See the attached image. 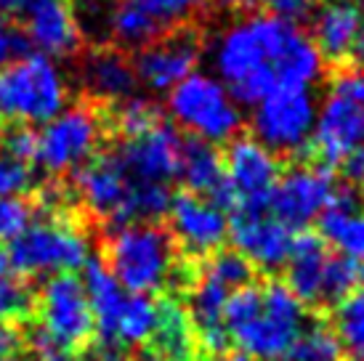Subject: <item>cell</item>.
I'll return each instance as SVG.
<instances>
[{
  "label": "cell",
  "mask_w": 364,
  "mask_h": 361,
  "mask_svg": "<svg viewBox=\"0 0 364 361\" xmlns=\"http://www.w3.org/2000/svg\"><path fill=\"white\" fill-rule=\"evenodd\" d=\"M107 269L125 292L152 298L176 279V244L157 223H122L107 239Z\"/></svg>",
  "instance_id": "obj_3"
},
{
  "label": "cell",
  "mask_w": 364,
  "mask_h": 361,
  "mask_svg": "<svg viewBox=\"0 0 364 361\" xmlns=\"http://www.w3.org/2000/svg\"><path fill=\"white\" fill-rule=\"evenodd\" d=\"M215 3L223 6V9H247V6H253L258 0H215Z\"/></svg>",
  "instance_id": "obj_44"
},
{
  "label": "cell",
  "mask_w": 364,
  "mask_h": 361,
  "mask_svg": "<svg viewBox=\"0 0 364 361\" xmlns=\"http://www.w3.org/2000/svg\"><path fill=\"white\" fill-rule=\"evenodd\" d=\"M341 168H343V176L351 180V183L364 186V146H359L356 151H351V154L341 162Z\"/></svg>",
  "instance_id": "obj_41"
},
{
  "label": "cell",
  "mask_w": 364,
  "mask_h": 361,
  "mask_svg": "<svg viewBox=\"0 0 364 361\" xmlns=\"http://www.w3.org/2000/svg\"><path fill=\"white\" fill-rule=\"evenodd\" d=\"M3 319H6V316H3V311H0V324H3Z\"/></svg>",
  "instance_id": "obj_49"
},
{
  "label": "cell",
  "mask_w": 364,
  "mask_h": 361,
  "mask_svg": "<svg viewBox=\"0 0 364 361\" xmlns=\"http://www.w3.org/2000/svg\"><path fill=\"white\" fill-rule=\"evenodd\" d=\"M165 96L176 128L189 133L194 141L218 146L237 139L242 128V104L213 72H192Z\"/></svg>",
  "instance_id": "obj_6"
},
{
  "label": "cell",
  "mask_w": 364,
  "mask_h": 361,
  "mask_svg": "<svg viewBox=\"0 0 364 361\" xmlns=\"http://www.w3.org/2000/svg\"><path fill=\"white\" fill-rule=\"evenodd\" d=\"M229 340L250 361H282L306 324V306L282 281L245 284L223 311Z\"/></svg>",
  "instance_id": "obj_2"
},
{
  "label": "cell",
  "mask_w": 364,
  "mask_h": 361,
  "mask_svg": "<svg viewBox=\"0 0 364 361\" xmlns=\"http://www.w3.org/2000/svg\"><path fill=\"white\" fill-rule=\"evenodd\" d=\"M282 176L279 154L253 136H237L229 141L223 157V186L218 191V205H234L237 212L266 210L277 180Z\"/></svg>",
  "instance_id": "obj_10"
},
{
  "label": "cell",
  "mask_w": 364,
  "mask_h": 361,
  "mask_svg": "<svg viewBox=\"0 0 364 361\" xmlns=\"http://www.w3.org/2000/svg\"><path fill=\"white\" fill-rule=\"evenodd\" d=\"M362 281V271H359V263L348 261V258H330V266H327V279H324V301H335L341 303L346 295L359 287Z\"/></svg>",
  "instance_id": "obj_32"
},
{
  "label": "cell",
  "mask_w": 364,
  "mask_h": 361,
  "mask_svg": "<svg viewBox=\"0 0 364 361\" xmlns=\"http://www.w3.org/2000/svg\"><path fill=\"white\" fill-rule=\"evenodd\" d=\"M208 361H247L242 356V353L237 351V353H226V351H221V353H210V359Z\"/></svg>",
  "instance_id": "obj_43"
},
{
  "label": "cell",
  "mask_w": 364,
  "mask_h": 361,
  "mask_svg": "<svg viewBox=\"0 0 364 361\" xmlns=\"http://www.w3.org/2000/svg\"><path fill=\"white\" fill-rule=\"evenodd\" d=\"M152 340L157 343V356L162 361H194L197 332L189 311L178 303H162Z\"/></svg>",
  "instance_id": "obj_26"
},
{
  "label": "cell",
  "mask_w": 364,
  "mask_h": 361,
  "mask_svg": "<svg viewBox=\"0 0 364 361\" xmlns=\"http://www.w3.org/2000/svg\"><path fill=\"white\" fill-rule=\"evenodd\" d=\"M229 239L234 252L242 258L250 269L279 271L293 252L295 231L277 221L272 212L250 210L237 212L234 221H229Z\"/></svg>",
  "instance_id": "obj_16"
},
{
  "label": "cell",
  "mask_w": 364,
  "mask_h": 361,
  "mask_svg": "<svg viewBox=\"0 0 364 361\" xmlns=\"http://www.w3.org/2000/svg\"><path fill=\"white\" fill-rule=\"evenodd\" d=\"M319 237L341 252V258L364 263V205L354 194H335L330 208L319 215Z\"/></svg>",
  "instance_id": "obj_22"
},
{
  "label": "cell",
  "mask_w": 364,
  "mask_h": 361,
  "mask_svg": "<svg viewBox=\"0 0 364 361\" xmlns=\"http://www.w3.org/2000/svg\"><path fill=\"white\" fill-rule=\"evenodd\" d=\"M125 3L146 11L160 27H176L181 21L192 19L197 9L203 6V0H125Z\"/></svg>",
  "instance_id": "obj_33"
},
{
  "label": "cell",
  "mask_w": 364,
  "mask_h": 361,
  "mask_svg": "<svg viewBox=\"0 0 364 361\" xmlns=\"http://www.w3.org/2000/svg\"><path fill=\"white\" fill-rule=\"evenodd\" d=\"M6 258L19 276H59L85 269L91 261V237L64 212L30 221L6 247Z\"/></svg>",
  "instance_id": "obj_5"
},
{
  "label": "cell",
  "mask_w": 364,
  "mask_h": 361,
  "mask_svg": "<svg viewBox=\"0 0 364 361\" xmlns=\"http://www.w3.org/2000/svg\"><path fill=\"white\" fill-rule=\"evenodd\" d=\"M330 252L319 234L301 231L295 234L293 252L284 263L287 269V287L298 301L304 303H324V279H327Z\"/></svg>",
  "instance_id": "obj_21"
},
{
  "label": "cell",
  "mask_w": 364,
  "mask_h": 361,
  "mask_svg": "<svg viewBox=\"0 0 364 361\" xmlns=\"http://www.w3.org/2000/svg\"><path fill=\"white\" fill-rule=\"evenodd\" d=\"M178 178L186 183V189L192 194L215 197L223 186V157L218 154V146L194 139L183 141Z\"/></svg>",
  "instance_id": "obj_25"
},
{
  "label": "cell",
  "mask_w": 364,
  "mask_h": 361,
  "mask_svg": "<svg viewBox=\"0 0 364 361\" xmlns=\"http://www.w3.org/2000/svg\"><path fill=\"white\" fill-rule=\"evenodd\" d=\"M16 332L9 330L6 324H0V356H11L16 351Z\"/></svg>",
  "instance_id": "obj_42"
},
{
  "label": "cell",
  "mask_w": 364,
  "mask_h": 361,
  "mask_svg": "<svg viewBox=\"0 0 364 361\" xmlns=\"http://www.w3.org/2000/svg\"><path fill=\"white\" fill-rule=\"evenodd\" d=\"M364 27V11L354 0H333L324 3L314 14L311 41L324 61L354 59L356 43Z\"/></svg>",
  "instance_id": "obj_20"
},
{
  "label": "cell",
  "mask_w": 364,
  "mask_h": 361,
  "mask_svg": "<svg viewBox=\"0 0 364 361\" xmlns=\"http://www.w3.org/2000/svg\"><path fill=\"white\" fill-rule=\"evenodd\" d=\"M0 141H3V120H0Z\"/></svg>",
  "instance_id": "obj_48"
},
{
  "label": "cell",
  "mask_w": 364,
  "mask_h": 361,
  "mask_svg": "<svg viewBox=\"0 0 364 361\" xmlns=\"http://www.w3.org/2000/svg\"><path fill=\"white\" fill-rule=\"evenodd\" d=\"M200 43L192 32H173L171 38H157L152 45L139 50L133 61L139 85L152 93H171L181 80L197 72Z\"/></svg>",
  "instance_id": "obj_17"
},
{
  "label": "cell",
  "mask_w": 364,
  "mask_h": 361,
  "mask_svg": "<svg viewBox=\"0 0 364 361\" xmlns=\"http://www.w3.org/2000/svg\"><path fill=\"white\" fill-rule=\"evenodd\" d=\"M162 30L165 27H160L146 11H141L139 6H131L125 0L109 9L107 38L117 43L120 48H131V50L146 48V45H152L160 38Z\"/></svg>",
  "instance_id": "obj_27"
},
{
  "label": "cell",
  "mask_w": 364,
  "mask_h": 361,
  "mask_svg": "<svg viewBox=\"0 0 364 361\" xmlns=\"http://www.w3.org/2000/svg\"><path fill=\"white\" fill-rule=\"evenodd\" d=\"M316 107L311 90L282 88L253 104V139L274 154H295L311 146Z\"/></svg>",
  "instance_id": "obj_12"
},
{
  "label": "cell",
  "mask_w": 364,
  "mask_h": 361,
  "mask_svg": "<svg viewBox=\"0 0 364 361\" xmlns=\"http://www.w3.org/2000/svg\"><path fill=\"white\" fill-rule=\"evenodd\" d=\"M30 308V287L9 263L6 252L0 250V311L3 316H21Z\"/></svg>",
  "instance_id": "obj_31"
},
{
  "label": "cell",
  "mask_w": 364,
  "mask_h": 361,
  "mask_svg": "<svg viewBox=\"0 0 364 361\" xmlns=\"http://www.w3.org/2000/svg\"><path fill=\"white\" fill-rule=\"evenodd\" d=\"M157 122H162L160 109L154 107L152 101L139 99V96H131V99L120 101L117 114H114V125H117V131H120L125 139L141 136L144 131L154 128Z\"/></svg>",
  "instance_id": "obj_30"
},
{
  "label": "cell",
  "mask_w": 364,
  "mask_h": 361,
  "mask_svg": "<svg viewBox=\"0 0 364 361\" xmlns=\"http://www.w3.org/2000/svg\"><path fill=\"white\" fill-rule=\"evenodd\" d=\"M32 186H35V173L30 162L16 160L9 151H0V197L19 200L21 194L32 191Z\"/></svg>",
  "instance_id": "obj_34"
},
{
  "label": "cell",
  "mask_w": 364,
  "mask_h": 361,
  "mask_svg": "<svg viewBox=\"0 0 364 361\" xmlns=\"http://www.w3.org/2000/svg\"><path fill=\"white\" fill-rule=\"evenodd\" d=\"M354 61H359V64H364V27H362V35H359V43H356Z\"/></svg>",
  "instance_id": "obj_45"
},
{
  "label": "cell",
  "mask_w": 364,
  "mask_h": 361,
  "mask_svg": "<svg viewBox=\"0 0 364 361\" xmlns=\"http://www.w3.org/2000/svg\"><path fill=\"white\" fill-rule=\"evenodd\" d=\"M141 361H162V359L157 356V353H146V356H144Z\"/></svg>",
  "instance_id": "obj_46"
},
{
  "label": "cell",
  "mask_w": 364,
  "mask_h": 361,
  "mask_svg": "<svg viewBox=\"0 0 364 361\" xmlns=\"http://www.w3.org/2000/svg\"><path fill=\"white\" fill-rule=\"evenodd\" d=\"M46 0H0V16L3 19H27Z\"/></svg>",
  "instance_id": "obj_40"
},
{
  "label": "cell",
  "mask_w": 364,
  "mask_h": 361,
  "mask_svg": "<svg viewBox=\"0 0 364 361\" xmlns=\"http://www.w3.org/2000/svg\"><path fill=\"white\" fill-rule=\"evenodd\" d=\"M104 125L93 107L72 104L35 133V162L51 176L80 171L96 157Z\"/></svg>",
  "instance_id": "obj_9"
},
{
  "label": "cell",
  "mask_w": 364,
  "mask_h": 361,
  "mask_svg": "<svg viewBox=\"0 0 364 361\" xmlns=\"http://www.w3.org/2000/svg\"><path fill=\"white\" fill-rule=\"evenodd\" d=\"M32 356H35V361H77L70 351H61L38 335H32Z\"/></svg>",
  "instance_id": "obj_39"
},
{
  "label": "cell",
  "mask_w": 364,
  "mask_h": 361,
  "mask_svg": "<svg viewBox=\"0 0 364 361\" xmlns=\"http://www.w3.org/2000/svg\"><path fill=\"white\" fill-rule=\"evenodd\" d=\"M139 180L125 171L117 154H102L77 171L75 191L96 218L122 226L131 223V202Z\"/></svg>",
  "instance_id": "obj_14"
},
{
  "label": "cell",
  "mask_w": 364,
  "mask_h": 361,
  "mask_svg": "<svg viewBox=\"0 0 364 361\" xmlns=\"http://www.w3.org/2000/svg\"><path fill=\"white\" fill-rule=\"evenodd\" d=\"M24 38L35 53L48 59L70 56L77 50L82 35L77 27V16L64 0H46L24 19Z\"/></svg>",
  "instance_id": "obj_19"
},
{
  "label": "cell",
  "mask_w": 364,
  "mask_h": 361,
  "mask_svg": "<svg viewBox=\"0 0 364 361\" xmlns=\"http://www.w3.org/2000/svg\"><path fill=\"white\" fill-rule=\"evenodd\" d=\"M64 107H70V80L56 59L21 53L0 67V120L46 125Z\"/></svg>",
  "instance_id": "obj_4"
},
{
  "label": "cell",
  "mask_w": 364,
  "mask_h": 361,
  "mask_svg": "<svg viewBox=\"0 0 364 361\" xmlns=\"http://www.w3.org/2000/svg\"><path fill=\"white\" fill-rule=\"evenodd\" d=\"M253 281V269L237 252H215L208 258L189 295V319L210 353H221L229 345V332L223 324V311L234 290Z\"/></svg>",
  "instance_id": "obj_8"
},
{
  "label": "cell",
  "mask_w": 364,
  "mask_h": 361,
  "mask_svg": "<svg viewBox=\"0 0 364 361\" xmlns=\"http://www.w3.org/2000/svg\"><path fill=\"white\" fill-rule=\"evenodd\" d=\"M282 361H343V348L327 324H306Z\"/></svg>",
  "instance_id": "obj_29"
},
{
  "label": "cell",
  "mask_w": 364,
  "mask_h": 361,
  "mask_svg": "<svg viewBox=\"0 0 364 361\" xmlns=\"http://www.w3.org/2000/svg\"><path fill=\"white\" fill-rule=\"evenodd\" d=\"M21 48H24V38L14 30L9 19L0 16V67H6L9 61L21 56Z\"/></svg>",
  "instance_id": "obj_38"
},
{
  "label": "cell",
  "mask_w": 364,
  "mask_h": 361,
  "mask_svg": "<svg viewBox=\"0 0 364 361\" xmlns=\"http://www.w3.org/2000/svg\"><path fill=\"white\" fill-rule=\"evenodd\" d=\"M364 144V70L335 75L316 107L311 146L327 165L341 162Z\"/></svg>",
  "instance_id": "obj_7"
},
{
  "label": "cell",
  "mask_w": 364,
  "mask_h": 361,
  "mask_svg": "<svg viewBox=\"0 0 364 361\" xmlns=\"http://www.w3.org/2000/svg\"><path fill=\"white\" fill-rule=\"evenodd\" d=\"M6 151L21 162H35V131L21 125L16 131H11L6 136Z\"/></svg>",
  "instance_id": "obj_37"
},
{
  "label": "cell",
  "mask_w": 364,
  "mask_h": 361,
  "mask_svg": "<svg viewBox=\"0 0 364 361\" xmlns=\"http://www.w3.org/2000/svg\"><path fill=\"white\" fill-rule=\"evenodd\" d=\"M82 85L102 101H125L136 93V70L120 50H99L82 64Z\"/></svg>",
  "instance_id": "obj_23"
},
{
  "label": "cell",
  "mask_w": 364,
  "mask_h": 361,
  "mask_svg": "<svg viewBox=\"0 0 364 361\" xmlns=\"http://www.w3.org/2000/svg\"><path fill=\"white\" fill-rule=\"evenodd\" d=\"M171 239L194 258H210L229 239V218L213 197L183 191L171 200Z\"/></svg>",
  "instance_id": "obj_15"
},
{
  "label": "cell",
  "mask_w": 364,
  "mask_h": 361,
  "mask_svg": "<svg viewBox=\"0 0 364 361\" xmlns=\"http://www.w3.org/2000/svg\"><path fill=\"white\" fill-rule=\"evenodd\" d=\"M157 316H160V306L146 298V295H125L120 311L107 330L104 340L109 348H136L144 345L154 338L157 330Z\"/></svg>",
  "instance_id": "obj_24"
},
{
  "label": "cell",
  "mask_w": 364,
  "mask_h": 361,
  "mask_svg": "<svg viewBox=\"0 0 364 361\" xmlns=\"http://www.w3.org/2000/svg\"><path fill=\"white\" fill-rule=\"evenodd\" d=\"M35 311H38L35 335L61 351H80L93 338L96 321H93L91 303L85 295L82 279H77L75 274H59L46 279L35 303Z\"/></svg>",
  "instance_id": "obj_11"
},
{
  "label": "cell",
  "mask_w": 364,
  "mask_h": 361,
  "mask_svg": "<svg viewBox=\"0 0 364 361\" xmlns=\"http://www.w3.org/2000/svg\"><path fill=\"white\" fill-rule=\"evenodd\" d=\"M0 361H21V359H16V356L11 353V356H0Z\"/></svg>",
  "instance_id": "obj_47"
},
{
  "label": "cell",
  "mask_w": 364,
  "mask_h": 361,
  "mask_svg": "<svg viewBox=\"0 0 364 361\" xmlns=\"http://www.w3.org/2000/svg\"><path fill=\"white\" fill-rule=\"evenodd\" d=\"M213 75L240 104H258L274 90H311L322 80L324 59L304 27L272 14H250L218 32Z\"/></svg>",
  "instance_id": "obj_1"
},
{
  "label": "cell",
  "mask_w": 364,
  "mask_h": 361,
  "mask_svg": "<svg viewBox=\"0 0 364 361\" xmlns=\"http://www.w3.org/2000/svg\"><path fill=\"white\" fill-rule=\"evenodd\" d=\"M30 223V208L21 200H9L0 197V244H9L16 234L24 231V226Z\"/></svg>",
  "instance_id": "obj_35"
},
{
  "label": "cell",
  "mask_w": 364,
  "mask_h": 361,
  "mask_svg": "<svg viewBox=\"0 0 364 361\" xmlns=\"http://www.w3.org/2000/svg\"><path fill=\"white\" fill-rule=\"evenodd\" d=\"M269 14L290 24H304L306 19H314V14L319 11V0H266Z\"/></svg>",
  "instance_id": "obj_36"
},
{
  "label": "cell",
  "mask_w": 364,
  "mask_h": 361,
  "mask_svg": "<svg viewBox=\"0 0 364 361\" xmlns=\"http://www.w3.org/2000/svg\"><path fill=\"white\" fill-rule=\"evenodd\" d=\"M181 149L183 139L178 136V131L173 125L157 122L141 136L122 141L117 157L136 180L168 186V180L178 178Z\"/></svg>",
  "instance_id": "obj_18"
},
{
  "label": "cell",
  "mask_w": 364,
  "mask_h": 361,
  "mask_svg": "<svg viewBox=\"0 0 364 361\" xmlns=\"http://www.w3.org/2000/svg\"><path fill=\"white\" fill-rule=\"evenodd\" d=\"M359 361H364V359H359Z\"/></svg>",
  "instance_id": "obj_50"
},
{
  "label": "cell",
  "mask_w": 364,
  "mask_h": 361,
  "mask_svg": "<svg viewBox=\"0 0 364 361\" xmlns=\"http://www.w3.org/2000/svg\"><path fill=\"white\" fill-rule=\"evenodd\" d=\"M335 338L354 361L364 359V287H356L335 308Z\"/></svg>",
  "instance_id": "obj_28"
},
{
  "label": "cell",
  "mask_w": 364,
  "mask_h": 361,
  "mask_svg": "<svg viewBox=\"0 0 364 361\" xmlns=\"http://www.w3.org/2000/svg\"><path fill=\"white\" fill-rule=\"evenodd\" d=\"M333 173L322 165H295L279 176L269 205L272 215L290 229H306L309 223L319 221L330 202L335 200Z\"/></svg>",
  "instance_id": "obj_13"
}]
</instances>
